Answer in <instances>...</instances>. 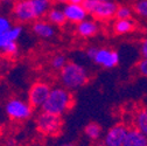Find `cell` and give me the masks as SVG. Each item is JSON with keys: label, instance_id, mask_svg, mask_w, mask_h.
I'll return each mask as SVG.
<instances>
[{"label": "cell", "instance_id": "obj_31", "mask_svg": "<svg viewBox=\"0 0 147 146\" xmlns=\"http://www.w3.org/2000/svg\"><path fill=\"white\" fill-rule=\"evenodd\" d=\"M60 146H75V145L71 144V143H65V144H62V145H60Z\"/></svg>", "mask_w": 147, "mask_h": 146}, {"label": "cell", "instance_id": "obj_1", "mask_svg": "<svg viewBox=\"0 0 147 146\" xmlns=\"http://www.w3.org/2000/svg\"><path fill=\"white\" fill-rule=\"evenodd\" d=\"M71 105V95L67 89L63 88H55L42 106V111L61 116L63 115Z\"/></svg>", "mask_w": 147, "mask_h": 146}, {"label": "cell", "instance_id": "obj_29", "mask_svg": "<svg viewBox=\"0 0 147 146\" xmlns=\"http://www.w3.org/2000/svg\"><path fill=\"white\" fill-rule=\"evenodd\" d=\"M84 1H85V0H70L71 4H80V5H82Z\"/></svg>", "mask_w": 147, "mask_h": 146}, {"label": "cell", "instance_id": "obj_24", "mask_svg": "<svg viewBox=\"0 0 147 146\" xmlns=\"http://www.w3.org/2000/svg\"><path fill=\"white\" fill-rule=\"evenodd\" d=\"M100 1H103V0H85V1H84L82 5H83V7L86 9V12L91 14V13L94 12V9L96 8V6H97Z\"/></svg>", "mask_w": 147, "mask_h": 146}, {"label": "cell", "instance_id": "obj_8", "mask_svg": "<svg viewBox=\"0 0 147 146\" xmlns=\"http://www.w3.org/2000/svg\"><path fill=\"white\" fill-rule=\"evenodd\" d=\"M94 61H95V63H97L104 68L111 69L118 64L119 55L117 51L105 49V48H98V51L96 54Z\"/></svg>", "mask_w": 147, "mask_h": 146}, {"label": "cell", "instance_id": "obj_20", "mask_svg": "<svg viewBox=\"0 0 147 146\" xmlns=\"http://www.w3.org/2000/svg\"><path fill=\"white\" fill-rule=\"evenodd\" d=\"M67 63L68 62H67V59H65L64 55H56V56H54L51 62H50V64H51V67L54 69H60V70H62L67 66Z\"/></svg>", "mask_w": 147, "mask_h": 146}, {"label": "cell", "instance_id": "obj_16", "mask_svg": "<svg viewBox=\"0 0 147 146\" xmlns=\"http://www.w3.org/2000/svg\"><path fill=\"white\" fill-rule=\"evenodd\" d=\"M34 9H35V14L36 18H40L45 14H48V12L50 11V0H32Z\"/></svg>", "mask_w": 147, "mask_h": 146}, {"label": "cell", "instance_id": "obj_7", "mask_svg": "<svg viewBox=\"0 0 147 146\" xmlns=\"http://www.w3.org/2000/svg\"><path fill=\"white\" fill-rule=\"evenodd\" d=\"M128 130L124 125H115L110 129L104 137L105 146H124Z\"/></svg>", "mask_w": 147, "mask_h": 146}, {"label": "cell", "instance_id": "obj_18", "mask_svg": "<svg viewBox=\"0 0 147 146\" xmlns=\"http://www.w3.org/2000/svg\"><path fill=\"white\" fill-rule=\"evenodd\" d=\"M137 129L147 137V110H140L136 116Z\"/></svg>", "mask_w": 147, "mask_h": 146}, {"label": "cell", "instance_id": "obj_25", "mask_svg": "<svg viewBox=\"0 0 147 146\" xmlns=\"http://www.w3.org/2000/svg\"><path fill=\"white\" fill-rule=\"evenodd\" d=\"M11 28H12V25L7 18H5V16L0 18V34H4L6 32H8Z\"/></svg>", "mask_w": 147, "mask_h": 146}, {"label": "cell", "instance_id": "obj_30", "mask_svg": "<svg viewBox=\"0 0 147 146\" xmlns=\"http://www.w3.org/2000/svg\"><path fill=\"white\" fill-rule=\"evenodd\" d=\"M56 3H59V4H65V3H68V1H70V0H55Z\"/></svg>", "mask_w": 147, "mask_h": 146}, {"label": "cell", "instance_id": "obj_19", "mask_svg": "<svg viewBox=\"0 0 147 146\" xmlns=\"http://www.w3.org/2000/svg\"><path fill=\"white\" fill-rule=\"evenodd\" d=\"M85 135L90 139H98L102 133V127L97 123H89L85 126Z\"/></svg>", "mask_w": 147, "mask_h": 146}, {"label": "cell", "instance_id": "obj_9", "mask_svg": "<svg viewBox=\"0 0 147 146\" xmlns=\"http://www.w3.org/2000/svg\"><path fill=\"white\" fill-rule=\"evenodd\" d=\"M63 12L68 21L76 22V24L84 21L88 15L86 9L83 7V5H80V4H71V3L67 4L63 8Z\"/></svg>", "mask_w": 147, "mask_h": 146}, {"label": "cell", "instance_id": "obj_23", "mask_svg": "<svg viewBox=\"0 0 147 146\" xmlns=\"http://www.w3.org/2000/svg\"><path fill=\"white\" fill-rule=\"evenodd\" d=\"M1 48V51L4 54H7V55H15L18 53V45L16 42H8L5 46L0 47Z\"/></svg>", "mask_w": 147, "mask_h": 146}, {"label": "cell", "instance_id": "obj_13", "mask_svg": "<svg viewBox=\"0 0 147 146\" xmlns=\"http://www.w3.org/2000/svg\"><path fill=\"white\" fill-rule=\"evenodd\" d=\"M33 32L40 36V38H43V39H49V38H53L54 34H55V29L54 27L48 24V22H45V21H38L35 22L32 27Z\"/></svg>", "mask_w": 147, "mask_h": 146}, {"label": "cell", "instance_id": "obj_3", "mask_svg": "<svg viewBox=\"0 0 147 146\" xmlns=\"http://www.w3.org/2000/svg\"><path fill=\"white\" fill-rule=\"evenodd\" d=\"M36 126H38V130L41 133L54 136L60 132L62 127V120L60 116L42 111L36 117Z\"/></svg>", "mask_w": 147, "mask_h": 146}, {"label": "cell", "instance_id": "obj_10", "mask_svg": "<svg viewBox=\"0 0 147 146\" xmlns=\"http://www.w3.org/2000/svg\"><path fill=\"white\" fill-rule=\"evenodd\" d=\"M117 9H118V6L116 3L111 1V0H103V1H100L96 6V8L91 14L95 15L97 19L105 20V19H110V18L116 15Z\"/></svg>", "mask_w": 147, "mask_h": 146}, {"label": "cell", "instance_id": "obj_5", "mask_svg": "<svg viewBox=\"0 0 147 146\" xmlns=\"http://www.w3.org/2000/svg\"><path fill=\"white\" fill-rule=\"evenodd\" d=\"M51 93V89L47 83H34L28 93V103L32 107H42Z\"/></svg>", "mask_w": 147, "mask_h": 146}, {"label": "cell", "instance_id": "obj_21", "mask_svg": "<svg viewBox=\"0 0 147 146\" xmlns=\"http://www.w3.org/2000/svg\"><path fill=\"white\" fill-rule=\"evenodd\" d=\"M131 15H132V11L130 7H126V6H120L117 9L116 13V18L117 20H125V19H131Z\"/></svg>", "mask_w": 147, "mask_h": 146}, {"label": "cell", "instance_id": "obj_32", "mask_svg": "<svg viewBox=\"0 0 147 146\" xmlns=\"http://www.w3.org/2000/svg\"><path fill=\"white\" fill-rule=\"evenodd\" d=\"M1 1H7V0H1Z\"/></svg>", "mask_w": 147, "mask_h": 146}, {"label": "cell", "instance_id": "obj_27", "mask_svg": "<svg viewBox=\"0 0 147 146\" xmlns=\"http://www.w3.org/2000/svg\"><path fill=\"white\" fill-rule=\"evenodd\" d=\"M98 51V48H95V47H91L86 50V56L90 59V60H94L95 56H96V54Z\"/></svg>", "mask_w": 147, "mask_h": 146}, {"label": "cell", "instance_id": "obj_14", "mask_svg": "<svg viewBox=\"0 0 147 146\" xmlns=\"http://www.w3.org/2000/svg\"><path fill=\"white\" fill-rule=\"evenodd\" d=\"M21 33H22V28L20 26H15V27H12L8 32L0 34V47L5 46L8 42H15L20 38Z\"/></svg>", "mask_w": 147, "mask_h": 146}, {"label": "cell", "instance_id": "obj_17", "mask_svg": "<svg viewBox=\"0 0 147 146\" xmlns=\"http://www.w3.org/2000/svg\"><path fill=\"white\" fill-rule=\"evenodd\" d=\"M134 27V21L131 19H125V20H117L115 24V32L117 34H126L131 32Z\"/></svg>", "mask_w": 147, "mask_h": 146}, {"label": "cell", "instance_id": "obj_12", "mask_svg": "<svg viewBox=\"0 0 147 146\" xmlns=\"http://www.w3.org/2000/svg\"><path fill=\"white\" fill-rule=\"evenodd\" d=\"M77 34L83 36V38H90V36H92L97 33L98 30V26L95 21L92 20H84L80 24H77Z\"/></svg>", "mask_w": 147, "mask_h": 146}, {"label": "cell", "instance_id": "obj_2", "mask_svg": "<svg viewBox=\"0 0 147 146\" xmlns=\"http://www.w3.org/2000/svg\"><path fill=\"white\" fill-rule=\"evenodd\" d=\"M60 77L63 85L68 89H78L89 80L86 69L75 62H68L67 66L61 70Z\"/></svg>", "mask_w": 147, "mask_h": 146}, {"label": "cell", "instance_id": "obj_4", "mask_svg": "<svg viewBox=\"0 0 147 146\" xmlns=\"http://www.w3.org/2000/svg\"><path fill=\"white\" fill-rule=\"evenodd\" d=\"M6 115L14 120H24L30 117L32 115V105L21 99L13 98L5 104Z\"/></svg>", "mask_w": 147, "mask_h": 146}, {"label": "cell", "instance_id": "obj_26", "mask_svg": "<svg viewBox=\"0 0 147 146\" xmlns=\"http://www.w3.org/2000/svg\"><path fill=\"white\" fill-rule=\"evenodd\" d=\"M138 71L144 77H147V59H142L138 63Z\"/></svg>", "mask_w": 147, "mask_h": 146}, {"label": "cell", "instance_id": "obj_11", "mask_svg": "<svg viewBox=\"0 0 147 146\" xmlns=\"http://www.w3.org/2000/svg\"><path fill=\"white\" fill-rule=\"evenodd\" d=\"M124 146H147V137L138 129L128 130Z\"/></svg>", "mask_w": 147, "mask_h": 146}, {"label": "cell", "instance_id": "obj_28", "mask_svg": "<svg viewBox=\"0 0 147 146\" xmlns=\"http://www.w3.org/2000/svg\"><path fill=\"white\" fill-rule=\"evenodd\" d=\"M141 55L144 59H147V38H145L141 43Z\"/></svg>", "mask_w": 147, "mask_h": 146}, {"label": "cell", "instance_id": "obj_15", "mask_svg": "<svg viewBox=\"0 0 147 146\" xmlns=\"http://www.w3.org/2000/svg\"><path fill=\"white\" fill-rule=\"evenodd\" d=\"M47 16H48L49 22L54 25H63L67 21V18H65L63 9H59V8H51L48 12Z\"/></svg>", "mask_w": 147, "mask_h": 146}, {"label": "cell", "instance_id": "obj_6", "mask_svg": "<svg viewBox=\"0 0 147 146\" xmlns=\"http://www.w3.org/2000/svg\"><path fill=\"white\" fill-rule=\"evenodd\" d=\"M13 14L15 19L21 22L32 21L36 18L32 0H19L13 8Z\"/></svg>", "mask_w": 147, "mask_h": 146}, {"label": "cell", "instance_id": "obj_22", "mask_svg": "<svg viewBox=\"0 0 147 146\" xmlns=\"http://www.w3.org/2000/svg\"><path fill=\"white\" fill-rule=\"evenodd\" d=\"M134 11L139 15L147 18V0H139L134 5Z\"/></svg>", "mask_w": 147, "mask_h": 146}]
</instances>
